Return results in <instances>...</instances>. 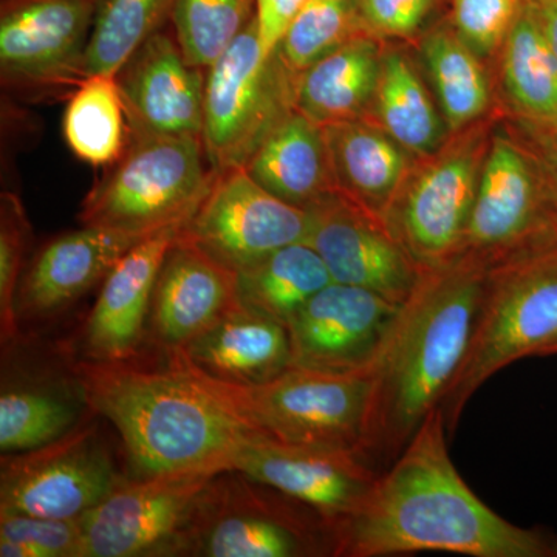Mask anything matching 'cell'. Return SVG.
Returning a JSON list of instances; mask_svg holds the SVG:
<instances>
[{"label":"cell","instance_id":"42","mask_svg":"<svg viewBox=\"0 0 557 557\" xmlns=\"http://www.w3.org/2000/svg\"><path fill=\"white\" fill-rule=\"evenodd\" d=\"M547 355H557V341L545 350L544 357H547Z\"/></svg>","mask_w":557,"mask_h":557},{"label":"cell","instance_id":"34","mask_svg":"<svg viewBox=\"0 0 557 557\" xmlns=\"http://www.w3.org/2000/svg\"><path fill=\"white\" fill-rule=\"evenodd\" d=\"M249 0H178V46L194 67L209 69L249 24Z\"/></svg>","mask_w":557,"mask_h":557},{"label":"cell","instance_id":"4","mask_svg":"<svg viewBox=\"0 0 557 557\" xmlns=\"http://www.w3.org/2000/svg\"><path fill=\"white\" fill-rule=\"evenodd\" d=\"M556 341L557 240L552 239L487 267L467 354L440 403L448 437L487 380L519 359L544 357Z\"/></svg>","mask_w":557,"mask_h":557},{"label":"cell","instance_id":"5","mask_svg":"<svg viewBox=\"0 0 557 557\" xmlns=\"http://www.w3.org/2000/svg\"><path fill=\"white\" fill-rule=\"evenodd\" d=\"M185 370L260 437L364 457L372 386L369 369L332 372L289 366L276 379L260 384L225 383Z\"/></svg>","mask_w":557,"mask_h":557},{"label":"cell","instance_id":"13","mask_svg":"<svg viewBox=\"0 0 557 557\" xmlns=\"http://www.w3.org/2000/svg\"><path fill=\"white\" fill-rule=\"evenodd\" d=\"M309 211L307 244L324 260L333 282L370 289L395 304L408 299L423 271L386 220L339 194Z\"/></svg>","mask_w":557,"mask_h":557},{"label":"cell","instance_id":"15","mask_svg":"<svg viewBox=\"0 0 557 557\" xmlns=\"http://www.w3.org/2000/svg\"><path fill=\"white\" fill-rule=\"evenodd\" d=\"M480 170L474 150H449L399 194L387 223L421 271L460 256Z\"/></svg>","mask_w":557,"mask_h":557},{"label":"cell","instance_id":"6","mask_svg":"<svg viewBox=\"0 0 557 557\" xmlns=\"http://www.w3.org/2000/svg\"><path fill=\"white\" fill-rule=\"evenodd\" d=\"M205 157L201 138H139L115 171L90 190L81 223L138 234L183 228L214 182Z\"/></svg>","mask_w":557,"mask_h":557},{"label":"cell","instance_id":"19","mask_svg":"<svg viewBox=\"0 0 557 557\" xmlns=\"http://www.w3.org/2000/svg\"><path fill=\"white\" fill-rule=\"evenodd\" d=\"M237 306L236 273L178 234L164 256L153 287L148 338L170 354L196 339Z\"/></svg>","mask_w":557,"mask_h":557},{"label":"cell","instance_id":"14","mask_svg":"<svg viewBox=\"0 0 557 557\" xmlns=\"http://www.w3.org/2000/svg\"><path fill=\"white\" fill-rule=\"evenodd\" d=\"M234 471L313 509L333 530L357 511L380 474L351 450L282 445L265 437L247 443Z\"/></svg>","mask_w":557,"mask_h":557},{"label":"cell","instance_id":"12","mask_svg":"<svg viewBox=\"0 0 557 557\" xmlns=\"http://www.w3.org/2000/svg\"><path fill=\"white\" fill-rule=\"evenodd\" d=\"M552 239L544 180L515 143L496 139L480 170L460 255L491 267Z\"/></svg>","mask_w":557,"mask_h":557},{"label":"cell","instance_id":"30","mask_svg":"<svg viewBox=\"0 0 557 557\" xmlns=\"http://www.w3.org/2000/svg\"><path fill=\"white\" fill-rule=\"evenodd\" d=\"M423 58L450 131L479 119L490 104L486 76L460 36L438 30L423 40Z\"/></svg>","mask_w":557,"mask_h":557},{"label":"cell","instance_id":"24","mask_svg":"<svg viewBox=\"0 0 557 557\" xmlns=\"http://www.w3.org/2000/svg\"><path fill=\"white\" fill-rule=\"evenodd\" d=\"M324 134L339 196L387 222L405 186L408 150L359 119L324 126Z\"/></svg>","mask_w":557,"mask_h":557},{"label":"cell","instance_id":"43","mask_svg":"<svg viewBox=\"0 0 557 557\" xmlns=\"http://www.w3.org/2000/svg\"><path fill=\"white\" fill-rule=\"evenodd\" d=\"M533 2H536L537 5H545V3L557 2V0H533Z\"/></svg>","mask_w":557,"mask_h":557},{"label":"cell","instance_id":"20","mask_svg":"<svg viewBox=\"0 0 557 557\" xmlns=\"http://www.w3.org/2000/svg\"><path fill=\"white\" fill-rule=\"evenodd\" d=\"M152 234L84 225L40 249L17 289V321H42L67 309L135 245Z\"/></svg>","mask_w":557,"mask_h":557},{"label":"cell","instance_id":"23","mask_svg":"<svg viewBox=\"0 0 557 557\" xmlns=\"http://www.w3.org/2000/svg\"><path fill=\"white\" fill-rule=\"evenodd\" d=\"M245 170L262 188L310 209L338 194L324 127L289 110L249 157Z\"/></svg>","mask_w":557,"mask_h":557},{"label":"cell","instance_id":"7","mask_svg":"<svg viewBox=\"0 0 557 557\" xmlns=\"http://www.w3.org/2000/svg\"><path fill=\"white\" fill-rule=\"evenodd\" d=\"M222 472L126 479L81 516L83 557L194 556L211 483Z\"/></svg>","mask_w":557,"mask_h":557},{"label":"cell","instance_id":"31","mask_svg":"<svg viewBox=\"0 0 557 557\" xmlns=\"http://www.w3.org/2000/svg\"><path fill=\"white\" fill-rule=\"evenodd\" d=\"M79 424V405L44 387H3L0 397V450L25 453L64 437Z\"/></svg>","mask_w":557,"mask_h":557},{"label":"cell","instance_id":"39","mask_svg":"<svg viewBox=\"0 0 557 557\" xmlns=\"http://www.w3.org/2000/svg\"><path fill=\"white\" fill-rule=\"evenodd\" d=\"M309 0H256V32L267 58L276 53L289 25Z\"/></svg>","mask_w":557,"mask_h":557},{"label":"cell","instance_id":"17","mask_svg":"<svg viewBox=\"0 0 557 557\" xmlns=\"http://www.w3.org/2000/svg\"><path fill=\"white\" fill-rule=\"evenodd\" d=\"M121 72L124 106L139 138H201L205 81L180 46L152 35Z\"/></svg>","mask_w":557,"mask_h":557},{"label":"cell","instance_id":"8","mask_svg":"<svg viewBox=\"0 0 557 557\" xmlns=\"http://www.w3.org/2000/svg\"><path fill=\"white\" fill-rule=\"evenodd\" d=\"M335 530L313 509L225 471L209 487L194 556H335Z\"/></svg>","mask_w":557,"mask_h":557},{"label":"cell","instance_id":"33","mask_svg":"<svg viewBox=\"0 0 557 557\" xmlns=\"http://www.w3.org/2000/svg\"><path fill=\"white\" fill-rule=\"evenodd\" d=\"M358 0H309L289 25L277 53L289 73H302L348 40L357 38Z\"/></svg>","mask_w":557,"mask_h":557},{"label":"cell","instance_id":"21","mask_svg":"<svg viewBox=\"0 0 557 557\" xmlns=\"http://www.w3.org/2000/svg\"><path fill=\"white\" fill-rule=\"evenodd\" d=\"M166 357L172 364L208 379L260 384L276 379L292 366V344L284 322L239 304Z\"/></svg>","mask_w":557,"mask_h":557},{"label":"cell","instance_id":"11","mask_svg":"<svg viewBox=\"0 0 557 557\" xmlns=\"http://www.w3.org/2000/svg\"><path fill=\"white\" fill-rule=\"evenodd\" d=\"M310 228L309 209L278 199L236 166L215 172L207 197L180 234L239 273L277 249L307 242Z\"/></svg>","mask_w":557,"mask_h":557},{"label":"cell","instance_id":"38","mask_svg":"<svg viewBox=\"0 0 557 557\" xmlns=\"http://www.w3.org/2000/svg\"><path fill=\"white\" fill-rule=\"evenodd\" d=\"M358 3L370 30L406 38L423 25L435 0H358Z\"/></svg>","mask_w":557,"mask_h":557},{"label":"cell","instance_id":"28","mask_svg":"<svg viewBox=\"0 0 557 557\" xmlns=\"http://www.w3.org/2000/svg\"><path fill=\"white\" fill-rule=\"evenodd\" d=\"M383 129L412 153H429L442 139L434 102L408 58L391 51L381 60L375 98Z\"/></svg>","mask_w":557,"mask_h":557},{"label":"cell","instance_id":"26","mask_svg":"<svg viewBox=\"0 0 557 557\" xmlns=\"http://www.w3.org/2000/svg\"><path fill=\"white\" fill-rule=\"evenodd\" d=\"M504 81L515 108L545 135L557 134V57L536 2L520 7L509 28Z\"/></svg>","mask_w":557,"mask_h":557},{"label":"cell","instance_id":"29","mask_svg":"<svg viewBox=\"0 0 557 557\" xmlns=\"http://www.w3.org/2000/svg\"><path fill=\"white\" fill-rule=\"evenodd\" d=\"M126 115L116 76H86L65 110L64 135L70 149L94 166L113 163L123 152Z\"/></svg>","mask_w":557,"mask_h":557},{"label":"cell","instance_id":"27","mask_svg":"<svg viewBox=\"0 0 557 557\" xmlns=\"http://www.w3.org/2000/svg\"><path fill=\"white\" fill-rule=\"evenodd\" d=\"M327 267L307 242L287 245L236 273L237 300L288 324L317 293L332 284Z\"/></svg>","mask_w":557,"mask_h":557},{"label":"cell","instance_id":"36","mask_svg":"<svg viewBox=\"0 0 557 557\" xmlns=\"http://www.w3.org/2000/svg\"><path fill=\"white\" fill-rule=\"evenodd\" d=\"M28 236L30 225L20 200L3 194L0 214V332L3 343H11L20 335L16 298Z\"/></svg>","mask_w":557,"mask_h":557},{"label":"cell","instance_id":"10","mask_svg":"<svg viewBox=\"0 0 557 557\" xmlns=\"http://www.w3.org/2000/svg\"><path fill=\"white\" fill-rule=\"evenodd\" d=\"M124 480L98 424H78L49 445L2 454L0 512L81 518Z\"/></svg>","mask_w":557,"mask_h":557},{"label":"cell","instance_id":"41","mask_svg":"<svg viewBox=\"0 0 557 557\" xmlns=\"http://www.w3.org/2000/svg\"><path fill=\"white\" fill-rule=\"evenodd\" d=\"M539 13H541L542 25H544V30L547 33L549 44L557 57V2L539 5Z\"/></svg>","mask_w":557,"mask_h":557},{"label":"cell","instance_id":"22","mask_svg":"<svg viewBox=\"0 0 557 557\" xmlns=\"http://www.w3.org/2000/svg\"><path fill=\"white\" fill-rule=\"evenodd\" d=\"M89 7L83 0H39L3 17L0 62L9 75L46 79L79 65L87 47Z\"/></svg>","mask_w":557,"mask_h":557},{"label":"cell","instance_id":"25","mask_svg":"<svg viewBox=\"0 0 557 557\" xmlns=\"http://www.w3.org/2000/svg\"><path fill=\"white\" fill-rule=\"evenodd\" d=\"M381 60L373 40H348L299 73L293 90L295 109L321 127L358 120L375 98Z\"/></svg>","mask_w":557,"mask_h":557},{"label":"cell","instance_id":"37","mask_svg":"<svg viewBox=\"0 0 557 557\" xmlns=\"http://www.w3.org/2000/svg\"><path fill=\"white\" fill-rule=\"evenodd\" d=\"M518 0H454L457 35L475 53H493L518 16Z\"/></svg>","mask_w":557,"mask_h":557},{"label":"cell","instance_id":"16","mask_svg":"<svg viewBox=\"0 0 557 557\" xmlns=\"http://www.w3.org/2000/svg\"><path fill=\"white\" fill-rule=\"evenodd\" d=\"M399 306L370 289L332 282L288 321L292 366L369 369Z\"/></svg>","mask_w":557,"mask_h":557},{"label":"cell","instance_id":"3","mask_svg":"<svg viewBox=\"0 0 557 557\" xmlns=\"http://www.w3.org/2000/svg\"><path fill=\"white\" fill-rule=\"evenodd\" d=\"M72 372L87 408L119 431L135 479L234 471L247 443L260 437L172 362L150 369L134 358L79 359Z\"/></svg>","mask_w":557,"mask_h":557},{"label":"cell","instance_id":"2","mask_svg":"<svg viewBox=\"0 0 557 557\" xmlns=\"http://www.w3.org/2000/svg\"><path fill=\"white\" fill-rule=\"evenodd\" d=\"M487 265L460 255L423 271L370 362L364 457L376 471L403 453L460 369Z\"/></svg>","mask_w":557,"mask_h":557},{"label":"cell","instance_id":"32","mask_svg":"<svg viewBox=\"0 0 557 557\" xmlns=\"http://www.w3.org/2000/svg\"><path fill=\"white\" fill-rule=\"evenodd\" d=\"M163 0H104L83 60L84 76H116L150 38Z\"/></svg>","mask_w":557,"mask_h":557},{"label":"cell","instance_id":"9","mask_svg":"<svg viewBox=\"0 0 557 557\" xmlns=\"http://www.w3.org/2000/svg\"><path fill=\"white\" fill-rule=\"evenodd\" d=\"M278 53L267 58L255 20L233 40L205 79L203 143L211 170L245 166L284 119Z\"/></svg>","mask_w":557,"mask_h":557},{"label":"cell","instance_id":"35","mask_svg":"<svg viewBox=\"0 0 557 557\" xmlns=\"http://www.w3.org/2000/svg\"><path fill=\"white\" fill-rule=\"evenodd\" d=\"M0 556L83 557L81 518H40L0 512Z\"/></svg>","mask_w":557,"mask_h":557},{"label":"cell","instance_id":"40","mask_svg":"<svg viewBox=\"0 0 557 557\" xmlns=\"http://www.w3.org/2000/svg\"><path fill=\"white\" fill-rule=\"evenodd\" d=\"M548 139V180L545 183V199L549 228L557 239V134L547 135Z\"/></svg>","mask_w":557,"mask_h":557},{"label":"cell","instance_id":"18","mask_svg":"<svg viewBox=\"0 0 557 557\" xmlns=\"http://www.w3.org/2000/svg\"><path fill=\"white\" fill-rule=\"evenodd\" d=\"M182 230L168 228L146 237L113 267L81 329V359L109 362L137 357L148 338L150 304L161 263Z\"/></svg>","mask_w":557,"mask_h":557},{"label":"cell","instance_id":"1","mask_svg":"<svg viewBox=\"0 0 557 557\" xmlns=\"http://www.w3.org/2000/svg\"><path fill=\"white\" fill-rule=\"evenodd\" d=\"M446 435L445 418L432 410L357 511L335 527V556L557 557L555 534L515 525L469 487Z\"/></svg>","mask_w":557,"mask_h":557}]
</instances>
